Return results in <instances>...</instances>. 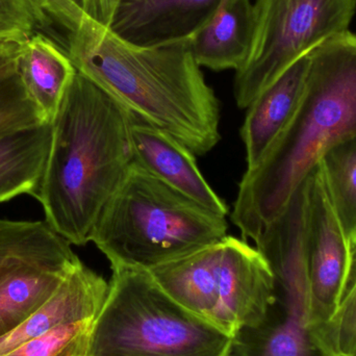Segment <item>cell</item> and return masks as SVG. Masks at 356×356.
I'll return each mask as SVG.
<instances>
[{
    "instance_id": "obj_8",
    "label": "cell",
    "mask_w": 356,
    "mask_h": 356,
    "mask_svg": "<svg viewBox=\"0 0 356 356\" xmlns=\"http://www.w3.org/2000/svg\"><path fill=\"white\" fill-rule=\"evenodd\" d=\"M274 275V293L263 319L232 337L227 356H334L314 334L305 230L282 222L257 243Z\"/></svg>"
},
{
    "instance_id": "obj_28",
    "label": "cell",
    "mask_w": 356,
    "mask_h": 356,
    "mask_svg": "<svg viewBox=\"0 0 356 356\" xmlns=\"http://www.w3.org/2000/svg\"><path fill=\"white\" fill-rule=\"evenodd\" d=\"M356 356V355H355Z\"/></svg>"
},
{
    "instance_id": "obj_1",
    "label": "cell",
    "mask_w": 356,
    "mask_h": 356,
    "mask_svg": "<svg viewBox=\"0 0 356 356\" xmlns=\"http://www.w3.org/2000/svg\"><path fill=\"white\" fill-rule=\"evenodd\" d=\"M66 52L79 73L136 120L169 134L195 156L211 152L221 139L219 100L188 40L143 47L86 19L67 38Z\"/></svg>"
},
{
    "instance_id": "obj_18",
    "label": "cell",
    "mask_w": 356,
    "mask_h": 356,
    "mask_svg": "<svg viewBox=\"0 0 356 356\" xmlns=\"http://www.w3.org/2000/svg\"><path fill=\"white\" fill-rule=\"evenodd\" d=\"M70 243L47 222L0 219V278L17 264L76 259Z\"/></svg>"
},
{
    "instance_id": "obj_3",
    "label": "cell",
    "mask_w": 356,
    "mask_h": 356,
    "mask_svg": "<svg viewBox=\"0 0 356 356\" xmlns=\"http://www.w3.org/2000/svg\"><path fill=\"white\" fill-rule=\"evenodd\" d=\"M296 114L259 166L246 170L230 213L255 241L288 205L326 152L356 134V35L347 31L309 54Z\"/></svg>"
},
{
    "instance_id": "obj_9",
    "label": "cell",
    "mask_w": 356,
    "mask_h": 356,
    "mask_svg": "<svg viewBox=\"0 0 356 356\" xmlns=\"http://www.w3.org/2000/svg\"><path fill=\"white\" fill-rule=\"evenodd\" d=\"M305 251L311 322L314 334L320 341L322 330L336 315L346 293L351 271V247L319 164L305 179Z\"/></svg>"
},
{
    "instance_id": "obj_25",
    "label": "cell",
    "mask_w": 356,
    "mask_h": 356,
    "mask_svg": "<svg viewBox=\"0 0 356 356\" xmlns=\"http://www.w3.org/2000/svg\"><path fill=\"white\" fill-rule=\"evenodd\" d=\"M114 4L115 0H88V18L108 26Z\"/></svg>"
},
{
    "instance_id": "obj_23",
    "label": "cell",
    "mask_w": 356,
    "mask_h": 356,
    "mask_svg": "<svg viewBox=\"0 0 356 356\" xmlns=\"http://www.w3.org/2000/svg\"><path fill=\"white\" fill-rule=\"evenodd\" d=\"M334 356L356 355V271L351 276L338 312L319 336Z\"/></svg>"
},
{
    "instance_id": "obj_24",
    "label": "cell",
    "mask_w": 356,
    "mask_h": 356,
    "mask_svg": "<svg viewBox=\"0 0 356 356\" xmlns=\"http://www.w3.org/2000/svg\"><path fill=\"white\" fill-rule=\"evenodd\" d=\"M22 44L18 41L0 42V76L16 70Z\"/></svg>"
},
{
    "instance_id": "obj_22",
    "label": "cell",
    "mask_w": 356,
    "mask_h": 356,
    "mask_svg": "<svg viewBox=\"0 0 356 356\" xmlns=\"http://www.w3.org/2000/svg\"><path fill=\"white\" fill-rule=\"evenodd\" d=\"M38 33L58 44L51 22L35 0H0V42H24Z\"/></svg>"
},
{
    "instance_id": "obj_27",
    "label": "cell",
    "mask_w": 356,
    "mask_h": 356,
    "mask_svg": "<svg viewBox=\"0 0 356 356\" xmlns=\"http://www.w3.org/2000/svg\"><path fill=\"white\" fill-rule=\"evenodd\" d=\"M356 271V243L355 246L351 249V271H350V277L353 275V273ZM350 277H349V280H350ZM349 284V282H348Z\"/></svg>"
},
{
    "instance_id": "obj_15",
    "label": "cell",
    "mask_w": 356,
    "mask_h": 356,
    "mask_svg": "<svg viewBox=\"0 0 356 356\" xmlns=\"http://www.w3.org/2000/svg\"><path fill=\"white\" fill-rule=\"evenodd\" d=\"M79 261H23L4 273L0 278V338L42 307Z\"/></svg>"
},
{
    "instance_id": "obj_26",
    "label": "cell",
    "mask_w": 356,
    "mask_h": 356,
    "mask_svg": "<svg viewBox=\"0 0 356 356\" xmlns=\"http://www.w3.org/2000/svg\"><path fill=\"white\" fill-rule=\"evenodd\" d=\"M66 2L79 17L83 19H89L87 16L88 0H63Z\"/></svg>"
},
{
    "instance_id": "obj_19",
    "label": "cell",
    "mask_w": 356,
    "mask_h": 356,
    "mask_svg": "<svg viewBox=\"0 0 356 356\" xmlns=\"http://www.w3.org/2000/svg\"><path fill=\"white\" fill-rule=\"evenodd\" d=\"M319 165L353 249L356 243V134L328 149Z\"/></svg>"
},
{
    "instance_id": "obj_7",
    "label": "cell",
    "mask_w": 356,
    "mask_h": 356,
    "mask_svg": "<svg viewBox=\"0 0 356 356\" xmlns=\"http://www.w3.org/2000/svg\"><path fill=\"white\" fill-rule=\"evenodd\" d=\"M252 12L250 48L234 79L241 108H248L297 60L349 31L356 0H257Z\"/></svg>"
},
{
    "instance_id": "obj_11",
    "label": "cell",
    "mask_w": 356,
    "mask_h": 356,
    "mask_svg": "<svg viewBox=\"0 0 356 356\" xmlns=\"http://www.w3.org/2000/svg\"><path fill=\"white\" fill-rule=\"evenodd\" d=\"M134 163L152 177L217 215L229 213L226 203L207 184L195 154L169 134L141 121L131 127Z\"/></svg>"
},
{
    "instance_id": "obj_4",
    "label": "cell",
    "mask_w": 356,
    "mask_h": 356,
    "mask_svg": "<svg viewBox=\"0 0 356 356\" xmlns=\"http://www.w3.org/2000/svg\"><path fill=\"white\" fill-rule=\"evenodd\" d=\"M224 216L191 200L134 163L102 209L91 242L111 268L149 270L227 236Z\"/></svg>"
},
{
    "instance_id": "obj_2",
    "label": "cell",
    "mask_w": 356,
    "mask_h": 356,
    "mask_svg": "<svg viewBox=\"0 0 356 356\" xmlns=\"http://www.w3.org/2000/svg\"><path fill=\"white\" fill-rule=\"evenodd\" d=\"M136 119L77 71L52 123L47 165L35 198L67 242H91L94 226L134 165Z\"/></svg>"
},
{
    "instance_id": "obj_20",
    "label": "cell",
    "mask_w": 356,
    "mask_h": 356,
    "mask_svg": "<svg viewBox=\"0 0 356 356\" xmlns=\"http://www.w3.org/2000/svg\"><path fill=\"white\" fill-rule=\"evenodd\" d=\"M95 319L56 326L2 356H91Z\"/></svg>"
},
{
    "instance_id": "obj_21",
    "label": "cell",
    "mask_w": 356,
    "mask_h": 356,
    "mask_svg": "<svg viewBox=\"0 0 356 356\" xmlns=\"http://www.w3.org/2000/svg\"><path fill=\"white\" fill-rule=\"evenodd\" d=\"M44 123L17 69L0 76V136Z\"/></svg>"
},
{
    "instance_id": "obj_5",
    "label": "cell",
    "mask_w": 356,
    "mask_h": 356,
    "mask_svg": "<svg viewBox=\"0 0 356 356\" xmlns=\"http://www.w3.org/2000/svg\"><path fill=\"white\" fill-rule=\"evenodd\" d=\"M112 270L91 356H227L232 337L184 309L149 271Z\"/></svg>"
},
{
    "instance_id": "obj_12",
    "label": "cell",
    "mask_w": 356,
    "mask_h": 356,
    "mask_svg": "<svg viewBox=\"0 0 356 356\" xmlns=\"http://www.w3.org/2000/svg\"><path fill=\"white\" fill-rule=\"evenodd\" d=\"M108 293V282L79 261L42 307L0 338V356L56 326L94 319L102 311Z\"/></svg>"
},
{
    "instance_id": "obj_16",
    "label": "cell",
    "mask_w": 356,
    "mask_h": 356,
    "mask_svg": "<svg viewBox=\"0 0 356 356\" xmlns=\"http://www.w3.org/2000/svg\"><path fill=\"white\" fill-rule=\"evenodd\" d=\"M17 71L47 123H54L77 70L67 52L43 33L23 42Z\"/></svg>"
},
{
    "instance_id": "obj_10",
    "label": "cell",
    "mask_w": 356,
    "mask_h": 356,
    "mask_svg": "<svg viewBox=\"0 0 356 356\" xmlns=\"http://www.w3.org/2000/svg\"><path fill=\"white\" fill-rule=\"evenodd\" d=\"M226 0H115L108 29L134 45H166L190 39Z\"/></svg>"
},
{
    "instance_id": "obj_17",
    "label": "cell",
    "mask_w": 356,
    "mask_h": 356,
    "mask_svg": "<svg viewBox=\"0 0 356 356\" xmlns=\"http://www.w3.org/2000/svg\"><path fill=\"white\" fill-rule=\"evenodd\" d=\"M51 141V123L0 136V203L24 194L35 198L45 172Z\"/></svg>"
},
{
    "instance_id": "obj_14",
    "label": "cell",
    "mask_w": 356,
    "mask_h": 356,
    "mask_svg": "<svg viewBox=\"0 0 356 356\" xmlns=\"http://www.w3.org/2000/svg\"><path fill=\"white\" fill-rule=\"evenodd\" d=\"M250 0H226L188 39L197 64L211 70H238L246 60L252 37Z\"/></svg>"
},
{
    "instance_id": "obj_13",
    "label": "cell",
    "mask_w": 356,
    "mask_h": 356,
    "mask_svg": "<svg viewBox=\"0 0 356 356\" xmlns=\"http://www.w3.org/2000/svg\"><path fill=\"white\" fill-rule=\"evenodd\" d=\"M309 64L307 54L284 71L247 108L241 127L247 170L261 164L296 114L305 93Z\"/></svg>"
},
{
    "instance_id": "obj_6",
    "label": "cell",
    "mask_w": 356,
    "mask_h": 356,
    "mask_svg": "<svg viewBox=\"0 0 356 356\" xmlns=\"http://www.w3.org/2000/svg\"><path fill=\"white\" fill-rule=\"evenodd\" d=\"M149 272L184 309L229 337L257 325L273 299L267 259L232 236Z\"/></svg>"
}]
</instances>
